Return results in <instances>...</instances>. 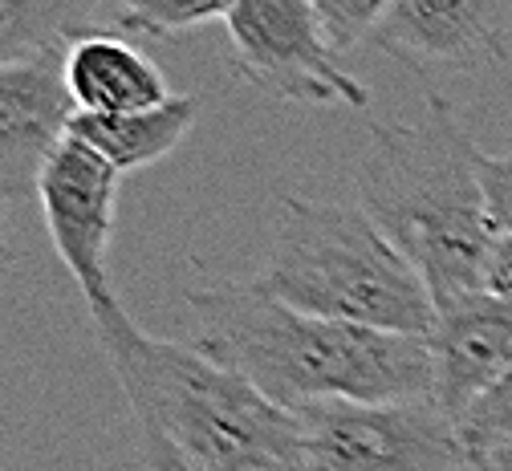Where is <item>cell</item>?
Segmentation results:
<instances>
[{"label":"cell","instance_id":"cell-1","mask_svg":"<svg viewBox=\"0 0 512 471\" xmlns=\"http://www.w3.org/2000/svg\"><path fill=\"white\" fill-rule=\"evenodd\" d=\"M187 313L191 346L285 411L317 402H427L435 394L431 338L301 313L261 281L191 289Z\"/></svg>","mask_w":512,"mask_h":471},{"label":"cell","instance_id":"cell-2","mask_svg":"<svg viewBox=\"0 0 512 471\" xmlns=\"http://www.w3.org/2000/svg\"><path fill=\"white\" fill-rule=\"evenodd\" d=\"M94 338L155 471H305L297 415L224 362L151 338L122 305L94 313Z\"/></svg>","mask_w":512,"mask_h":471},{"label":"cell","instance_id":"cell-3","mask_svg":"<svg viewBox=\"0 0 512 471\" xmlns=\"http://www.w3.org/2000/svg\"><path fill=\"white\" fill-rule=\"evenodd\" d=\"M362 212L419 268L435 309L484 289L496 224L480 183V151L447 98L431 94L419 122L374 126L358 163Z\"/></svg>","mask_w":512,"mask_h":471},{"label":"cell","instance_id":"cell-4","mask_svg":"<svg viewBox=\"0 0 512 471\" xmlns=\"http://www.w3.org/2000/svg\"><path fill=\"white\" fill-rule=\"evenodd\" d=\"M256 281L285 305L330 321L411 338H431L439 321L419 268L362 208L305 195L281 199Z\"/></svg>","mask_w":512,"mask_h":471},{"label":"cell","instance_id":"cell-5","mask_svg":"<svg viewBox=\"0 0 512 471\" xmlns=\"http://www.w3.org/2000/svg\"><path fill=\"white\" fill-rule=\"evenodd\" d=\"M305 471H460L468 447L435 402H317L293 411Z\"/></svg>","mask_w":512,"mask_h":471},{"label":"cell","instance_id":"cell-6","mask_svg":"<svg viewBox=\"0 0 512 471\" xmlns=\"http://www.w3.org/2000/svg\"><path fill=\"white\" fill-rule=\"evenodd\" d=\"M224 25L236 74L261 94L366 110L370 90L338 65V49L309 0H236Z\"/></svg>","mask_w":512,"mask_h":471},{"label":"cell","instance_id":"cell-7","mask_svg":"<svg viewBox=\"0 0 512 471\" xmlns=\"http://www.w3.org/2000/svg\"><path fill=\"white\" fill-rule=\"evenodd\" d=\"M118 167L102 159L94 147L66 134L61 147L49 155L37 199L49 228V240L70 268L74 285L82 289L90 317L122 305L110 285V236H114V208H118Z\"/></svg>","mask_w":512,"mask_h":471},{"label":"cell","instance_id":"cell-8","mask_svg":"<svg viewBox=\"0 0 512 471\" xmlns=\"http://www.w3.org/2000/svg\"><path fill=\"white\" fill-rule=\"evenodd\" d=\"M407 70H476L512 57L508 0H395L370 37Z\"/></svg>","mask_w":512,"mask_h":471},{"label":"cell","instance_id":"cell-9","mask_svg":"<svg viewBox=\"0 0 512 471\" xmlns=\"http://www.w3.org/2000/svg\"><path fill=\"white\" fill-rule=\"evenodd\" d=\"M74 114L66 49L0 65V199L37 195V179L70 134Z\"/></svg>","mask_w":512,"mask_h":471},{"label":"cell","instance_id":"cell-10","mask_svg":"<svg viewBox=\"0 0 512 471\" xmlns=\"http://www.w3.org/2000/svg\"><path fill=\"white\" fill-rule=\"evenodd\" d=\"M431 354H435L431 402L447 419L460 423L512 370V301L480 289L443 305L431 333Z\"/></svg>","mask_w":512,"mask_h":471},{"label":"cell","instance_id":"cell-11","mask_svg":"<svg viewBox=\"0 0 512 471\" xmlns=\"http://www.w3.org/2000/svg\"><path fill=\"white\" fill-rule=\"evenodd\" d=\"M66 90L78 114H139L171 98L163 70L118 29H86L66 49Z\"/></svg>","mask_w":512,"mask_h":471},{"label":"cell","instance_id":"cell-12","mask_svg":"<svg viewBox=\"0 0 512 471\" xmlns=\"http://www.w3.org/2000/svg\"><path fill=\"white\" fill-rule=\"evenodd\" d=\"M200 122L196 94H171L155 110L139 114H74L70 134L110 159L118 171H139L167 159Z\"/></svg>","mask_w":512,"mask_h":471},{"label":"cell","instance_id":"cell-13","mask_svg":"<svg viewBox=\"0 0 512 471\" xmlns=\"http://www.w3.org/2000/svg\"><path fill=\"white\" fill-rule=\"evenodd\" d=\"M98 17L102 0H0V65L70 49Z\"/></svg>","mask_w":512,"mask_h":471},{"label":"cell","instance_id":"cell-14","mask_svg":"<svg viewBox=\"0 0 512 471\" xmlns=\"http://www.w3.org/2000/svg\"><path fill=\"white\" fill-rule=\"evenodd\" d=\"M236 0H118V33L171 37L212 21H228Z\"/></svg>","mask_w":512,"mask_h":471},{"label":"cell","instance_id":"cell-15","mask_svg":"<svg viewBox=\"0 0 512 471\" xmlns=\"http://www.w3.org/2000/svg\"><path fill=\"white\" fill-rule=\"evenodd\" d=\"M309 5L317 9V17H322V25L330 33V45L338 53H346V49L374 37L378 21L387 17V9L395 5V0H309Z\"/></svg>","mask_w":512,"mask_h":471},{"label":"cell","instance_id":"cell-16","mask_svg":"<svg viewBox=\"0 0 512 471\" xmlns=\"http://www.w3.org/2000/svg\"><path fill=\"white\" fill-rule=\"evenodd\" d=\"M456 427H460L468 451L500 443V439H512V370L476 402Z\"/></svg>","mask_w":512,"mask_h":471},{"label":"cell","instance_id":"cell-17","mask_svg":"<svg viewBox=\"0 0 512 471\" xmlns=\"http://www.w3.org/2000/svg\"><path fill=\"white\" fill-rule=\"evenodd\" d=\"M480 183L496 232L512 236V155H484L480 151Z\"/></svg>","mask_w":512,"mask_h":471},{"label":"cell","instance_id":"cell-18","mask_svg":"<svg viewBox=\"0 0 512 471\" xmlns=\"http://www.w3.org/2000/svg\"><path fill=\"white\" fill-rule=\"evenodd\" d=\"M484 293L512 301V236H504V232L496 236L488 268H484Z\"/></svg>","mask_w":512,"mask_h":471},{"label":"cell","instance_id":"cell-19","mask_svg":"<svg viewBox=\"0 0 512 471\" xmlns=\"http://www.w3.org/2000/svg\"><path fill=\"white\" fill-rule=\"evenodd\" d=\"M468 467H476V471H512V439L468 451Z\"/></svg>","mask_w":512,"mask_h":471},{"label":"cell","instance_id":"cell-20","mask_svg":"<svg viewBox=\"0 0 512 471\" xmlns=\"http://www.w3.org/2000/svg\"><path fill=\"white\" fill-rule=\"evenodd\" d=\"M13 264H17V240H13V224H9V212H5V199H0V277H5Z\"/></svg>","mask_w":512,"mask_h":471}]
</instances>
